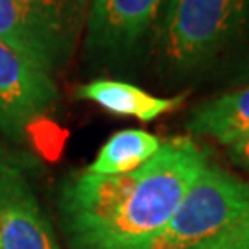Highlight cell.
<instances>
[{"label": "cell", "instance_id": "6da1fadb", "mask_svg": "<svg viewBox=\"0 0 249 249\" xmlns=\"http://www.w3.org/2000/svg\"><path fill=\"white\" fill-rule=\"evenodd\" d=\"M207 164L205 150L176 137L135 172L71 176L57 201L69 248L151 249Z\"/></svg>", "mask_w": 249, "mask_h": 249}, {"label": "cell", "instance_id": "7a4b0ae2", "mask_svg": "<svg viewBox=\"0 0 249 249\" xmlns=\"http://www.w3.org/2000/svg\"><path fill=\"white\" fill-rule=\"evenodd\" d=\"M151 46L174 76L209 71L249 46V0H168Z\"/></svg>", "mask_w": 249, "mask_h": 249}, {"label": "cell", "instance_id": "3957f363", "mask_svg": "<svg viewBox=\"0 0 249 249\" xmlns=\"http://www.w3.org/2000/svg\"><path fill=\"white\" fill-rule=\"evenodd\" d=\"M249 234V183L207 164L151 249H194Z\"/></svg>", "mask_w": 249, "mask_h": 249}, {"label": "cell", "instance_id": "277c9868", "mask_svg": "<svg viewBox=\"0 0 249 249\" xmlns=\"http://www.w3.org/2000/svg\"><path fill=\"white\" fill-rule=\"evenodd\" d=\"M87 0H0V41L48 74L76 52Z\"/></svg>", "mask_w": 249, "mask_h": 249}, {"label": "cell", "instance_id": "5b68a950", "mask_svg": "<svg viewBox=\"0 0 249 249\" xmlns=\"http://www.w3.org/2000/svg\"><path fill=\"white\" fill-rule=\"evenodd\" d=\"M164 0H92L85 52L104 63L131 61L151 37Z\"/></svg>", "mask_w": 249, "mask_h": 249}, {"label": "cell", "instance_id": "8992f818", "mask_svg": "<svg viewBox=\"0 0 249 249\" xmlns=\"http://www.w3.org/2000/svg\"><path fill=\"white\" fill-rule=\"evenodd\" d=\"M52 74L0 41V133L24 141L30 127L57 104Z\"/></svg>", "mask_w": 249, "mask_h": 249}, {"label": "cell", "instance_id": "52a82bcc", "mask_svg": "<svg viewBox=\"0 0 249 249\" xmlns=\"http://www.w3.org/2000/svg\"><path fill=\"white\" fill-rule=\"evenodd\" d=\"M0 249H59L52 225L15 160L0 168Z\"/></svg>", "mask_w": 249, "mask_h": 249}, {"label": "cell", "instance_id": "ba28073f", "mask_svg": "<svg viewBox=\"0 0 249 249\" xmlns=\"http://www.w3.org/2000/svg\"><path fill=\"white\" fill-rule=\"evenodd\" d=\"M76 96L100 106L116 116H131L141 122H151L183 106L185 94L174 98L155 96L133 83L120 80H92L76 89Z\"/></svg>", "mask_w": 249, "mask_h": 249}, {"label": "cell", "instance_id": "9c48e42d", "mask_svg": "<svg viewBox=\"0 0 249 249\" xmlns=\"http://www.w3.org/2000/svg\"><path fill=\"white\" fill-rule=\"evenodd\" d=\"M187 125L190 133L223 146L242 141L249 135V85L203 102L192 111Z\"/></svg>", "mask_w": 249, "mask_h": 249}, {"label": "cell", "instance_id": "30bf717a", "mask_svg": "<svg viewBox=\"0 0 249 249\" xmlns=\"http://www.w3.org/2000/svg\"><path fill=\"white\" fill-rule=\"evenodd\" d=\"M162 141L142 129H122L111 135L96 159L85 168L89 174L118 176L139 170L160 150Z\"/></svg>", "mask_w": 249, "mask_h": 249}, {"label": "cell", "instance_id": "8fae6325", "mask_svg": "<svg viewBox=\"0 0 249 249\" xmlns=\"http://www.w3.org/2000/svg\"><path fill=\"white\" fill-rule=\"evenodd\" d=\"M229 157L238 168L249 174V135L229 146Z\"/></svg>", "mask_w": 249, "mask_h": 249}, {"label": "cell", "instance_id": "7c38bea8", "mask_svg": "<svg viewBox=\"0 0 249 249\" xmlns=\"http://www.w3.org/2000/svg\"><path fill=\"white\" fill-rule=\"evenodd\" d=\"M194 249H249V234H242L236 238H229V240L216 242V244H209V246Z\"/></svg>", "mask_w": 249, "mask_h": 249}, {"label": "cell", "instance_id": "4fadbf2b", "mask_svg": "<svg viewBox=\"0 0 249 249\" xmlns=\"http://www.w3.org/2000/svg\"><path fill=\"white\" fill-rule=\"evenodd\" d=\"M9 162H13V159H11V155H9L8 151L4 150V146L0 144V168H4Z\"/></svg>", "mask_w": 249, "mask_h": 249}]
</instances>
